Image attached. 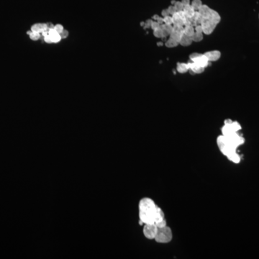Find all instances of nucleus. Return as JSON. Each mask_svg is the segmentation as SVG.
<instances>
[{
	"label": "nucleus",
	"mask_w": 259,
	"mask_h": 259,
	"mask_svg": "<svg viewBox=\"0 0 259 259\" xmlns=\"http://www.w3.org/2000/svg\"><path fill=\"white\" fill-rule=\"evenodd\" d=\"M191 5L195 10L198 11L199 8L202 7V2L201 0H193L192 2H191Z\"/></svg>",
	"instance_id": "6ab92c4d"
},
{
	"label": "nucleus",
	"mask_w": 259,
	"mask_h": 259,
	"mask_svg": "<svg viewBox=\"0 0 259 259\" xmlns=\"http://www.w3.org/2000/svg\"><path fill=\"white\" fill-rule=\"evenodd\" d=\"M173 233L171 228L167 225L158 227L155 241L159 243H168L172 240Z\"/></svg>",
	"instance_id": "7ed1b4c3"
},
{
	"label": "nucleus",
	"mask_w": 259,
	"mask_h": 259,
	"mask_svg": "<svg viewBox=\"0 0 259 259\" xmlns=\"http://www.w3.org/2000/svg\"><path fill=\"white\" fill-rule=\"evenodd\" d=\"M157 45H158V46H160V45H163V43H158L157 44Z\"/></svg>",
	"instance_id": "f704fd0d"
},
{
	"label": "nucleus",
	"mask_w": 259,
	"mask_h": 259,
	"mask_svg": "<svg viewBox=\"0 0 259 259\" xmlns=\"http://www.w3.org/2000/svg\"><path fill=\"white\" fill-rule=\"evenodd\" d=\"M181 3L183 4V7L187 6V5H190V0H181Z\"/></svg>",
	"instance_id": "7c9ffc66"
},
{
	"label": "nucleus",
	"mask_w": 259,
	"mask_h": 259,
	"mask_svg": "<svg viewBox=\"0 0 259 259\" xmlns=\"http://www.w3.org/2000/svg\"><path fill=\"white\" fill-rule=\"evenodd\" d=\"M179 42H177L176 40H174V39L171 38V37H169V38L166 40V43H165L166 46L167 48H169L176 47L178 45H179Z\"/></svg>",
	"instance_id": "f3484780"
},
{
	"label": "nucleus",
	"mask_w": 259,
	"mask_h": 259,
	"mask_svg": "<svg viewBox=\"0 0 259 259\" xmlns=\"http://www.w3.org/2000/svg\"><path fill=\"white\" fill-rule=\"evenodd\" d=\"M28 34L29 35L31 40H37L40 37V33H39V32L29 31V32H28Z\"/></svg>",
	"instance_id": "aec40b11"
},
{
	"label": "nucleus",
	"mask_w": 259,
	"mask_h": 259,
	"mask_svg": "<svg viewBox=\"0 0 259 259\" xmlns=\"http://www.w3.org/2000/svg\"><path fill=\"white\" fill-rule=\"evenodd\" d=\"M227 158L230 160V161L233 162L235 164H239L240 162H241V158L240 156V155L235 152V153H233L232 155H230L229 157H227Z\"/></svg>",
	"instance_id": "dca6fc26"
},
{
	"label": "nucleus",
	"mask_w": 259,
	"mask_h": 259,
	"mask_svg": "<svg viewBox=\"0 0 259 259\" xmlns=\"http://www.w3.org/2000/svg\"><path fill=\"white\" fill-rule=\"evenodd\" d=\"M153 35L155 37H158V38H162L163 37V32H162L161 28H158L157 29L153 30Z\"/></svg>",
	"instance_id": "412c9836"
},
{
	"label": "nucleus",
	"mask_w": 259,
	"mask_h": 259,
	"mask_svg": "<svg viewBox=\"0 0 259 259\" xmlns=\"http://www.w3.org/2000/svg\"><path fill=\"white\" fill-rule=\"evenodd\" d=\"M161 28L162 32H163V37H166L167 36H170L171 31L173 29V25H166V24H163L160 25Z\"/></svg>",
	"instance_id": "f8f14e48"
},
{
	"label": "nucleus",
	"mask_w": 259,
	"mask_h": 259,
	"mask_svg": "<svg viewBox=\"0 0 259 259\" xmlns=\"http://www.w3.org/2000/svg\"><path fill=\"white\" fill-rule=\"evenodd\" d=\"M161 15H162V17H166V16L170 15L169 13H168V10H167V9H164L162 10Z\"/></svg>",
	"instance_id": "c756f323"
},
{
	"label": "nucleus",
	"mask_w": 259,
	"mask_h": 259,
	"mask_svg": "<svg viewBox=\"0 0 259 259\" xmlns=\"http://www.w3.org/2000/svg\"><path fill=\"white\" fill-rule=\"evenodd\" d=\"M53 29L55 30L56 31V32H58V33H59V34H60V32H62V31L63 30V27L61 25H55V26H54V28H53Z\"/></svg>",
	"instance_id": "393cba45"
},
{
	"label": "nucleus",
	"mask_w": 259,
	"mask_h": 259,
	"mask_svg": "<svg viewBox=\"0 0 259 259\" xmlns=\"http://www.w3.org/2000/svg\"><path fill=\"white\" fill-rule=\"evenodd\" d=\"M191 38H192L193 42H200L203 39V33L195 32Z\"/></svg>",
	"instance_id": "a211bd4d"
},
{
	"label": "nucleus",
	"mask_w": 259,
	"mask_h": 259,
	"mask_svg": "<svg viewBox=\"0 0 259 259\" xmlns=\"http://www.w3.org/2000/svg\"><path fill=\"white\" fill-rule=\"evenodd\" d=\"M167 10H168V13H169L170 15H171V16L176 12V9H175V7L174 5H171V6L168 7L167 8Z\"/></svg>",
	"instance_id": "b1692460"
},
{
	"label": "nucleus",
	"mask_w": 259,
	"mask_h": 259,
	"mask_svg": "<svg viewBox=\"0 0 259 259\" xmlns=\"http://www.w3.org/2000/svg\"><path fill=\"white\" fill-rule=\"evenodd\" d=\"M187 64H188L189 66V71H192L194 74H202V73H203L204 71L205 68L201 66L198 65L197 63H194V62L191 61V60L188 62Z\"/></svg>",
	"instance_id": "1a4fd4ad"
},
{
	"label": "nucleus",
	"mask_w": 259,
	"mask_h": 259,
	"mask_svg": "<svg viewBox=\"0 0 259 259\" xmlns=\"http://www.w3.org/2000/svg\"><path fill=\"white\" fill-rule=\"evenodd\" d=\"M47 25L45 23H37L35 24L32 26L31 28V31L32 32H39V33H42L44 30H47Z\"/></svg>",
	"instance_id": "9b49d317"
},
{
	"label": "nucleus",
	"mask_w": 259,
	"mask_h": 259,
	"mask_svg": "<svg viewBox=\"0 0 259 259\" xmlns=\"http://www.w3.org/2000/svg\"><path fill=\"white\" fill-rule=\"evenodd\" d=\"M138 209L140 224H155L158 227L167 225L164 212L153 199L148 197L140 199Z\"/></svg>",
	"instance_id": "f257e3e1"
},
{
	"label": "nucleus",
	"mask_w": 259,
	"mask_h": 259,
	"mask_svg": "<svg viewBox=\"0 0 259 259\" xmlns=\"http://www.w3.org/2000/svg\"><path fill=\"white\" fill-rule=\"evenodd\" d=\"M258 17H259V15H258Z\"/></svg>",
	"instance_id": "c9c22d12"
},
{
	"label": "nucleus",
	"mask_w": 259,
	"mask_h": 259,
	"mask_svg": "<svg viewBox=\"0 0 259 259\" xmlns=\"http://www.w3.org/2000/svg\"><path fill=\"white\" fill-rule=\"evenodd\" d=\"M164 23L166 25H173V18L171 15L164 17Z\"/></svg>",
	"instance_id": "5701e85b"
},
{
	"label": "nucleus",
	"mask_w": 259,
	"mask_h": 259,
	"mask_svg": "<svg viewBox=\"0 0 259 259\" xmlns=\"http://www.w3.org/2000/svg\"><path fill=\"white\" fill-rule=\"evenodd\" d=\"M198 12L201 15L200 25H202L203 33L210 35L220 22L219 13L205 5H202Z\"/></svg>",
	"instance_id": "f03ea898"
},
{
	"label": "nucleus",
	"mask_w": 259,
	"mask_h": 259,
	"mask_svg": "<svg viewBox=\"0 0 259 259\" xmlns=\"http://www.w3.org/2000/svg\"><path fill=\"white\" fill-rule=\"evenodd\" d=\"M173 25H179L184 26L187 22V17L184 15L183 11L176 12L175 14L172 15Z\"/></svg>",
	"instance_id": "0eeeda50"
},
{
	"label": "nucleus",
	"mask_w": 259,
	"mask_h": 259,
	"mask_svg": "<svg viewBox=\"0 0 259 259\" xmlns=\"http://www.w3.org/2000/svg\"><path fill=\"white\" fill-rule=\"evenodd\" d=\"M204 54V56H206L209 62L216 61V60H219L221 56L220 52L218 51H208V52H206Z\"/></svg>",
	"instance_id": "6e6552de"
},
{
	"label": "nucleus",
	"mask_w": 259,
	"mask_h": 259,
	"mask_svg": "<svg viewBox=\"0 0 259 259\" xmlns=\"http://www.w3.org/2000/svg\"><path fill=\"white\" fill-rule=\"evenodd\" d=\"M44 40H45V43H53L52 39H51V36H50L49 35H46L44 37Z\"/></svg>",
	"instance_id": "c85d7f7f"
},
{
	"label": "nucleus",
	"mask_w": 259,
	"mask_h": 259,
	"mask_svg": "<svg viewBox=\"0 0 259 259\" xmlns=\"http://www.w3.org/2000/svg\"><path fill=\"white\" fill-rule=\"evenodd\" d=\"M46 25H47V28H48V29H53V28H54V26H55V25H53L52 23H47Z\"/></svg>",
	"instance_id": "2f4dec72"
},
{
	"label": "nucleus",
	"mask_w": 259,
	"mask_h": 259,
	"mask_svg": "<svg viewBox=\"0 0 259 259\" xmlns=\"http://www.w3.org/2000/svg\"><path fill=\"white\" fill-rule=\"evenodd\" d=\"M60 37H61V39L66 38L67 36H68V32L67 30H63L60 33Z\"/></svg>",
	"instance_id": "cd10ccee"
},
{
	"label": "nucleus",
	"mask_w": 259,
	"mask_h": 259,
	"mask_svg": "<svg viewBox=\"0 0 259 259\" xmlns=\"http://www.w3.org/2000/svg\"><path fill=\"white\" fill-rule=\"evenodd\" d=\"M176 1H175V0H172V1H171V4H172V5H174L175 4V2H176Z\"/></svg>",
	"instance_id": "72a5a7b5"
},
{
	"label": "nucleus",
	"mask_w": 259,
	"mask_h": 259,
	"mask_svg": "<svg viewBox=\"0 0 259 259\" xmlns=\"http://www.w3.org/2000/svg\"><path fill=\"white\" fill-rule=\"evenodd\" d=\"M195 32L194 27L192 25H185L184 26V30H183V34L186 35L189 37H192L193 35Z\"/></svg>",
	"instance_id": "2eb2a0df"
},
{
	"label": "nucleus",
	"mask_w": 259,
	"mask_h": 259,
	"mask_svg": "<svg viewBox=\"0 0 259 259\" xmlns=\"http://www.w3.org/2000/svg\"><path fill=\"white\" fill-rule=\"evenodd\" d=\"M183 30H184V26L179 25H173V29L169 37L179 42V40L183 35Z\"/></svg>",
	"instance_id": "423d86ee"
},
{
	"label": "nucleus",
	"mask_w": 259,
	"mask_h": 259,
	"mask_svg": "<svg viewBox=\"0 0 259 259\" xmlns=\"http://www.w3.org/2000/svg\"><path fill=\"white\" fill-rule=\"evenodd\" d=\"M189 58L190 60L194 62V63H197L198 65L204 67V68L207 67V65L209 64L208 60H207V59L206 58V56H204V54L194 53H192L191 55H190Z\"/></svg>",
	"instance_id": "39448f33"
},
{
	"label": "nucleus",
	"mask_w": 259,
	"mask_h": 259,
	"mask_svg": "<svg viewBox=\"0 0 259 259\" xmlns=\"http://www.w3.org/2000/svg\"><path fill=\"white\" fill-rule=\"evenodd\" d=\"M174 6L175 9H176V12H180V11H183V7H183V4L181 3V2H175L174 5Z\"/></svg>",
	"instance_id": "4be33fe9"
},
{
	"label": "nucleus",
	"mask_w": 259,
	"mask_h": 259,
	"mask_svg": "<svg viewBox=\"0 0 259 259\" xmlns=\"http://www.w3.org/2000/svg\"><path fill=\"white\" fill-rule=\"evenodd\" d=\"M193 40L191 37H189V36H187L186 35L183 34L182 35L181 38L179 40V44L182 46H189L192 43Z\"/></svg>",
	"instance_id": "ddd939ff"
},
{
	"label": "nucleus",
	"mask_w": 259,
	"mask_h": 259,
	"mask_svg": "<svg viewBox=\"0 0 259 259\" xmlns=\"http://www.w3.org/2000/svg\"><path fill=\"white\" fill-rule=\"evenodd\" d=\"M176 71L179 73H180V74L187 73V71H189L188 64L184 63H179L177 64V67H176Z\"/></svg>",
	"instance_id": "4468645a"
},
{
	"label": "nucleus",
	"mask_w": 259,
	"mask_h": 259,
	"mask_svg": "<svg viewBox=\"0 0 259 259\" xmlns=\"http://www.w3.org/2000/svg\"><path fill=\"white\" fill-rule=\"evenodd\" d=\"M152 22H153V20H148L146 22H145V23H144L143 25L144 29H148V28H151Z\"/></svg>",
	"instance_id": "bb28decb"
},
{
	"label": "nucleus",
	"mask_w": 259,
	"mask_h": 259,
	"mask_svg": "<svg viewBox=\"0 0 259 259\" xmlns=\"http://www.w3.org/2000/svg\"><path fill=\"white\" fill-rule=\"evenodd\" d=\"M143 235L146 238L150 240L155 239L158 230V227L155 224H144Z\"/></svg>",
	"instance_id": "20e7f679"
},
{
	"label": "nucleus",
	"mask_w": 259,
	"mask_h": 259,
	"mask_svg": "<svg viewBox=\"0 0 259 259\" xmlns=\"http://www.w3.org/2000/svg\"><path fill=\"white\" fill-rule=\"evenodd\" d=\"M159 16L158 15V14H155V15H153V17H152V19H153V20H155V21H157L158 20V18H159Z\"/></svg>",
	"instance_id": "473e14b6"
},
{
	"label": "nucleus",
	"mask_w": 259,
	"mask_h": 259,
	"mask_svg": "<svg viewBox=\"0 0 259 259\" xmlns=\"http://www.w3.org/2000/svg\"><path fill=\"white\" fill-rule=\"evenodd\" d=\"M160 25H160V24H159L157 21H155V20H153V22H152V23H151V28H152L153 30H155V29H157V28H160Z\"/></svg>",
	"instance_id": "a878e982"
},
{
	"label": "nucleus",
	"mask_w": 259,
	"mask_h": 259,
	"mask_svg": "<svg viewBox=\"0 0 259 259\" xmlns=\"http://www.w3.org/2000/svg\"><path fill=\"white\" fill-rule=\"evenodd\" d=\"M183 13H184V15H185V17H187V19H189V18H191V17L194 16V13H195V12H196V10H195V9L192 7V6H191V5H187V6H185L184 7H183Z\"/></svg>",
	"instance_id": "9d476101"
}]
</instances>
